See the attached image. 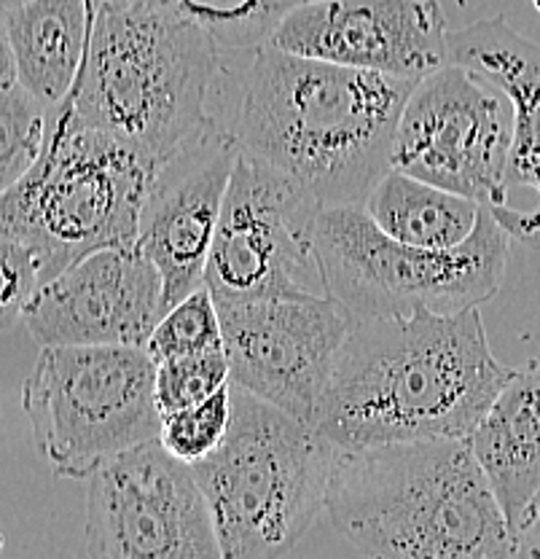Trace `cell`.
Here are the masks:
<instances>
[{
	"instance_id": "obj_1",
	"label": "cell",
	"mask_w": 540,
	"mask_h": 559,
	"mask_svg": "<svg viewBox=\"0 0 540 559\" xmlns=\"http://www.w3.org/2000/svg\"><path fill=\"white\" fill-rule=\"evenodd\" d=\"M415 84L261 44L220 51L207 116L323 205H363Z\"/></svg>"
},
{
	"instance_id": "obj_2",
	"label": "cell",
	"mask_w": 540,
	"mask_h": 559,
	"mask_svg": "<svg viewBox=\"0 0 540 559\" xmlns=\"http://www.w3.org/2000/svg\"><path fill=\"white\" fill-rule=\"evenodd\" d=\"M508 377L479 307L356 320L312 425L339 450L466 439Z\"/></svg>"
},
{
	"instance_id": "obj_3",
	"label": "cell",
	"mask_w": 540,
	"mask_h": 559,
	"mask_svg": "<svg viewBox=\"0 0 540 559\" xmlns=\"http://www.w3.org/2000/svg\"><path fill=\"white\" fill-rule=\"evenodd\" d=\"M325 514L365 557H516L501 500L457 436L339 450Z\"/></svg>"
},
{
	"instance_id": "obj_4",
	"label": "cell",
	"mask_w": 540,
	"mask_h": 559,
	"mask_svg": "<svg viewBox=\"0 0 540 559\" xmlns=\"http://www.w3.org/2000/svg\"><path fill=\"white\" fill-rule=\"evenodd\" d=\"M218 46L148 0H95L89 49L68 108L156 165L211 116Z\"/></svg>"
},
{
	"instance_id": "obj_5",
	"label": "cell",
	"mask_w": 540,
	"mask_h": 559,
	"mask_svg": "<svg viewBox=\"0 0 540 559\" xmlns=\"http://www.w3.org/2000/svg\"><path fill=\"white\" fill-rule=\"evenodd\" d=\"M339 447L307 419L231 382L224 441L191 465L224 559H280L325 509Z\"/></svg>"
},
{
	"instance_id": "obj_6",
	"label": "cell",
	"mask_w": 540,
	"mask_h": 559,
	"mask_svg": "<svg viewBox=\"0 0 540 559\" xmlns=\"http://www.w3.org/2000/svg\"><path fill=\"white\" fill-rule=\"evenodd\" d=\"M154 167L130 143L75 119L68 103L57 105L44 154L0 194V231L38 255L46 283L95 250L137 240Z\"/></svg>"
},
{
	"instance_id": "obj_7",
	"label": "cell",
	"mask_w": 540,
	"mask_h": 559,
	"mask_svg": "<svg viewBox=\"0 0 540 559\" xmlns=\"http://www.w3.org/2000/svg\"><path fill=\"white\" fill-rule=\"evenodd\" d=\"M511 235L484 205L476 231L457 248H420L385 235L363 205H323L317 259L325 294L356 320L460 312L501 290Z\"/></svg>"
},
{
	"instance_id": "obj_8",
	"label": "cell",
	"mask_w": 540,
	"mask_h": 559,
	"mask_svg": "<svg viewBox=\"0 0 540 559\" xmlns=\"http://www.w3.org/2000/svg\"><path fill=\"white\" fill-rule=\"evenodd\" d=\"M22 406L40 457L65 479H89L108 457L161 433L156 360L145 347H40Z\"/></svg>"
},
{
	"instance_id": "obj_9",
	"label": "cell",
	"mask_w": 540,
	"mask_h": 559,
	"mask_svg": "<svg viewBox=\"0 0 540 559\" xmlns=\"http://www.w3.org/2000/svg\"><path fill=\"white\" fill-rule=\"evenodd\" d=\"M321 210L304 186L240 151L205 272L213 299L328 296L317 259Z\"/></svg>"
},
{
	"instance_id": "obj_10",
	"label": "cell",
	"mask_w": 540,
	"mask_h": 559,
	"mask_svg": "<svg viewBox=\"0 0 540 559\" xmlns=\"http://www.w3.org/2000/svg\"><path fill=\"white\" fill-rule=\"evenodd\" d=\"M514 105L501 86L460 62L415 84L400 110L391 165L428 183L503 205Z\"/></svg>"
},
{
	"instance_id": "obj_11",
	"label": "cell",
	"mask_w": 540,
	"mask_h": 559,
	"mask_svg": "<svg viewBox=\"0 0 540 559\" xmlns=\"http://www.w3.org/2000/svg\"><path fill=\"white\" fill-rule=\"evenodd\" d=\"M86 555L224 559L205 489L159 439L113 454L89 476Z\"/></svg>"
},
{
	"instance_id": "obj_12",
	"label": "cell",
	"mask_w": 540,
	"mask_h": 559,
	"mask_svg": "<svg viewBox=\"0 0 540 559\" xmlns=\"http://www.w3.org/2000/svg\"><path fill=\"white\" fill-rule=\"evenodd\" d=\"M216 305L231 382L312 423L356 318L331 296L312 294Z\"/></svg>"
},
{
	"instance_id": "obj_13",
	"label": "cell",
	"mask_w": 540,
	"mask_h": 559,
	"mask_svg": "<svg viewBox=\"0 0 540 559\" xmlns=\"http://www.w3.org/2000/svg\"><path fill=\"white\" fill-rule=\"evenodd\" d=\"M237 156L235 138L207 119L151 173L135 242L161 272L167 310L205 285Z\"/></svg>"
},
{
	"instance_id": "obj_14",
	"label": "cell",
	"mask_w": 540,
	"mask_h": 559,
	"mask_svg": "<svg viewBox=\"0 0 540 559\" xmlns=\"http://www.w3.org/2000/svg\"><path fill=\"white\" fill-rule=\"evenodd\" d=\"M439 0H307L266 44L336 66L420 81L452 62Z\"/></svg>"
},
{
	"instance_id": "obj_15",
	"label": "cell",
	"mask_w": 540,
	"mask_h": 559,
	"mask_svg": "<svg viewBox=\"0 0 540 559\" xmlns=\"http://www.w3.org/2000/svg\"><path fill=\"white\" fill-rule=\"evenodd\" d=\"M165 312L161 272L130 242L95 250L46 280L22 320L40 347H145Z\"/></svg>"
},
{
	"instance_id": "obj_16",
	"label": "cell",
	"mask_w": 540,
	"mask_h": 559,
	"mask_svg": "<svg viewBox=\"0 0 540 559\" xmlns=\"http://www.w3.org/2000/svg\"><path fill=\"white\" fill-rule=\"evenodd\" d=\"M449 57L487 75L514 105L503 205L490 210L511 240L540 250V40L514 31L497 14L452 31Z\"/></svg>"
},
{
	"instance_id": "obj_17",
	"label": "cell",
	"mask_w": 540,
	"mask_h": 559,
	"mask_svg": "<svg viewBox=\"0 0 540 559\" xmlns=\"http://www.w3.org/2000/svg\"><path fill=\"white\" fill-rule=\"evenodd\" d=\"M466 439L514 530L540 492V360L511 369Z\"/></svg>"
},
{
	"instance_id": "obj_18",
	"label": "cell",
	"mask_w": 540,
	"mask_h": 559,
	"mask_svg": "<svg viewBox=\"0 0 540 559\" xmlns=\"http://www.w3.org/2000/svg\"><path fill=\"white\" fill-rule=\"evenodd\" d=\"M5 22L16 81L49 108L65 103L89 49L95 0H31Z\"/></svg>"
},
{
	"instance_id": "obj_19",
	"label": "cell",
	"mask_w": 540,
	"mask_h": 559,
	"mask_svg": "<svg viewBox=\"0 0 540 559\" xmlns=\"http://www.w3.org/2000/svg\"><path fill=\"white\" fill-rule=\"evenodd\" d=\"M385 235L420 248H457L476 231L484 205L391 167L363 202Z\"/></svg>"
},
{
	"instance_id": "obj_20",
	"label": "cell",
	"mask_w": 540,
	"mask_h": 559,
	"mask_svg": "<svg viewBox=\"0 0 540 559\" xmlns=\"http://www.w3.org/2000/svg\"><path fill=\"white\" fill-rule=\"evenodd\" d=\"M170 14L200 25L218 51H237L269 40L296 0H148Z\"/></svg>"
},
{
	"instance_id": "obj_21",
	"label": "cell",
	"mask_w": 540,
	"mask_h": 559,
	"mask_svg": "<svg viewBox=\"0 0 540 559\" xmlns=\"http://www.w3.org/2000/svg\"><path fill=\"white\" fill-rule=\"evenodd\" d=\"M51 110L20 81L0 86V194L25 178L44 154Z\"/></svg>"
},
{
	"instance_id": "obj_22",
	"label": "cell",
	"mask_w": 540,
	"mask_h": 559,
	"mask_svg": "<svg viewBox=\"0 0 540 559\" xmlns=\"http://www.w3.org/2000/svg\"><path fill=\"white\" fill-rule=\"evenodd\" d=\"M220 347H224V329H220L218 305L207 285L191 290L185 299H180L161 314L145 342V349L156 364L176 358V355L207 353V349Z\"/></svg>"
},
{
	"instance_id": "obj_23",
	"label": "cell",
	"mask_w": 540,
	"mask_h": 559,
	"mask_svg": "<svg viewBox=\"0 0 540 559\" xmlns=\"http://www.w3.org/2000/svg\"><path fill=\"white\" fill-rule=\"evenodd\" d=\"M231 382V366L226 349L176 355L156 364V404L161 417L211 399Z\"/></svg>"
},
{
	"instance_id": "obj_24",
	"label": "cell",
	"mask_w": 540,
	"mask_h": 559,
	"mask_svg": "<svg viewBox=\"0 0 540 559\" xmlns=\"http://www.w3.org/2000/svg\"><path fill=\"white\" fill-rule=\"evenodd\" d=\"M231 423V382L185 409L161 417L159 441L178 460L194 465L205 460L224 441Z\"/></svg>"
},
{
	"instance_id": "obj_25",
	"label": "cell",
	"mask_w": 540,
	"mask_h": 559,
	"mask_svg": "<svg viewBox=\"0 0 540 559\" xmlns=\"http://www.w3.org/2000/svg\"><path fill=\"white\" fill-rule=\"evenodd\" d=\"M40 283L38 255L25 242L0 231V331L25 318Z\"/></svg>"
},
{
	"instance_id": "obj_26",
	"label": "cell",
	"mask_w": 540,
	"mask_h": 559,
	"mask_svg": "<svg viewBox=\"0 0 540 559\" xmlns=\"http://www.w3.org/2000/svg\"><path fill=\"white\" fill-rule=\"evenodd\" d=\"M516 557L540 559V492L514 524Z\"/></svg>"
},
{
	"instance_id": "obj_27",
	"label": "cell",
	"mask_w": 540,
	"mask_h": 559,
	"mask_svg": "<svg viewBox=\"0 0 540 559\" xmlns=\"http://www.w3.org/2000/svg\"><path fill=\"white\" fill-rule=\"evenodd\" d=\"M16 81V62L14 49H11L9 22H5V11H0V86L14 84Z\"/></svg>"
},
{
	"instance_id": "obj_28",
	"label": "cell",
	"mask_w": 540,
	"mask_h": 559,
	"mask_svg": "<svg viewBox=\"0 0 540 559\" xmlns=\"http://www.w3.org/2000/svg\"><path fill=\"white\" fill-rule=\"evenodd\" d=\"M27 3H31V0H0V11H5V14H9V11L22 9V5H27Z\"/></svg>"
},
{
	"instance_id": "obj_29",
	"label": "cell",
	"mask_w": 540,
	"mask_h": 559,
	"mask_svg": "<svg viewBox=\"0 0 540 559\" xmlns=\"http://www.w3.org/2000/svg\"><path fill=\"white\" fill-rule=\"evenodd\" d=\"M530 3H532V9H536L538 14H540V0H530Z\"/></svg>"
},
{
	"instance_id": "obj_30",
	"label": "cell",
	"mask_w": 540,
	"mask_h": 559,
	"mask_svg": "<svg viewBox=\"0 0 540 559\" xmlns=\"http://www.w3.org/2000/svg\"><path fill=\"white\" fill-rule=\"evenodd\" d=\"M296 3H307V0H296Z\"/></svg>"
}]
</instances>
